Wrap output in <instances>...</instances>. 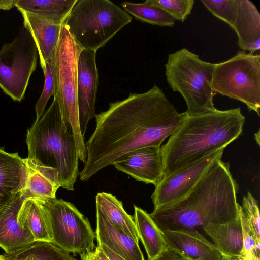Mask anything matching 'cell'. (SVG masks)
I'll list each match as a JSON object with an SVG mask.
<instances>
[{"instance_id": "ac0fdd59", "label": "cell", "mask_w": 260, "mask_h": 260, "mask_svg": "<svg viewBox=\"0 0 260 260\" xmlns=\"http://www.w3.org/2000/svg\"><path fill=\"white\" fill-rule=\"evenodd\" d=\"M237 11L233 29L242 51L253 53L260 49V14L249 0H237Z\"/></svg>"}, {"instance_id": "484cf974", "label": "cell", "mask_w": 260, "mask_h": 260, "mask_svg": "<svg viewBox=\"0 0 260 260\" xmlns=\"http://www.w3.org/2000/svg\"><path fill=\"white\" fill-rule=\"evenodd\" d=\"M27 167V182L21 198L23 200L32 199L40 202L55 199L56 191L60 186L41 173Z\"/></svg>"}, {"instance_id": "8992f818", "label": "cell", "mask_w": 260, "mask_h": 260, "mask_svg": "<svg viewBox=\"0 0 260 260\" xmlns=\"http://www.w3.org/2000/svg\"><path fill=\"white\" fill-rule=\"evenodd\" d=\"M215 64L201 60L186 48L168 55L165 64L167 82L173 91L179 92L187 105V116L215 111L212 88Z\"/></svg>"}, {"instance_id": "52a82bcc", "label": "cell", "mask_w": 260, "mask_h": 260, "mask_svg": "<svg viewBox=\"0 0 260 260\" xmlns=\"http://www.w3.org/2000/svg\"><path fill=\"white\" fill-rule=\"evenodd\" d=\"M83 49L62 24L54 57L55 84L53 96L59 104L64 122L71 128L79 159L85 164L87 151L80 130L77 100L78 60Z\"/></svg>"}, {"instance_id": "8d00e7d4", "label": "cell", "mask_w": 260, "mask_h": 260, "mask_svg": "<svg viewBox=\"0 0 260 260\" xmlns=\"http://www.w3.org/2000/svg\"><path fill=\"white\" fill-rule=\"evenodd\" d=\"M0 260H5L4 257L3 255H0Z\"/></svg>"}, {"instance_id": "cb8c5ba5", "label": "cell", "mask_w": 260, "mask_h": 260, "mask_svg": "<svg viewBox=\"0 0 260 260\" xmlns=\"http://www.w3.org/2000/svg\"><path fill=\"white\" fill-rule=\"evenodd\" d=\"M78 0H16L17 9L30 12L62 25Z\"/></svg>"}, {"instance_id": "277c9868", "label": "cell", "mask_w": 260, "mask_h": 260, "mask_svg": "<svg viewBox=\"0 0 260 260\" xmlns=\"http://www.w3.org/2000/svg\"><path fill=\"white\" fill-rule=\"evenodd\" d=\"M26 143L27 165L63 188L73 191L80 173L79 158L74 135L68 131L56 98L27 130Z\"/></svg>"}, {"instance_id": "9c48e42d", "label": "cell", "mask_w": 260, "mask_h": 260, "mask_svg": "<svg viewBox=\"0 0 260 260\" xmlns=\"http://www.w3.org/2000/svg\"><path fill=\"white\" fill-rule=\"evenodd\" d=\"M38 49L35 40L25 26L10 43L0 50V87L14 101L25 95L31 75L37 64Z\"/></svg>"}, {"instance_id": "d590c367", "label": "cell", "mask_w": 260, "mask_h": 260, "mask_svg": "<svg viewBox=\"0 0 260 260\" xmlns=\"http://www.w3.org/2000/svg\"><path fill=\"white\" fill-rule=\"evenodd\" d=\"M222 260H241L239 258H229L226 257H223Z\"/></svg>"}, {"instance_id": "836d02e7", "label": "cell", "mask_w": 260, "mask_h": 260, "mask_svg": "<svg viewBox=\"0 0 260 260\" xmlns=\"http://www.w3.org/2000/svg\"><path fill=\"white\" fill-rule=\"evenodd\" d=\"M98 245H99L101 247L103 252L109 258L110 260H125L122 257L113 252L112 250H111L104 244Z\"/></svg>"}, {"instance_id": "7402d4cb", "label": "cell", "mask_w": 260, "mask_h": 260, "mask_svg": "<svg viewBox=\"0 0 260 260\" xmlns=\"http://www.w3.org/2000/svg\"><path fill=\"white\" fill-rule=\"evenodd\" d=\"M96 210L113 225L139 242L134 218L125 211L122 202L113 194L98 193L95 198Z\"/></svg>"}, {"instance_id": "d6986e66", "label": "cell", "mask_w": 260, "mask_h": 260, "mask_svg": "<svg viewBox=\"0 0 260 260\" xmlns=\"http://www.w3.org/2000/svg\"><path fill=\"white\" fill-rule=\"evenodd\" d=\"M20 194L0 213V247L6 253L13 252L35 241L31 233L17 221L23 200Z\"/></svg>"}, {"instance_id": "7a4b0ae2", "label": "cell", "mask_w": 260, "mask_h": 260, "mask_svg": "<svg viewBox=\"0 0 260 260\" xmlns=\"http://www.w3.org/2000/svg\"><path fill=\"white\" fill-rule=\"evenodd\" d=\"M238 189L229 163L218 159L183 198L149 215L162 231L226 223L239 218Z\"/></svg>"}, {"instance_id": "83f0119b", "label": "cell", "mask_w": 260, "mask_h": 260, "mask_svg": "<svg viewBox=\"0 0 260 260\" xmlns=\"http://www.w3.org/2000/svg\"><path fill=\"white\" fill-rule=\"evenodd\" d=\"M42 70L45 77L44 84L42 94L35 106L36 120H38L43 116L49 99L54 95L55 84L54 57L47 61Z\"/></svg>"}, {"instance_id": "4316f807", "label": "cell", "mask_w": 260, "mask_h": 260, "mask_svg": "<svg viewBox=\"0 0 260 260\" xmlns=\"http://www.w3.org/2000/svg\"><path fill=\"white\" fill-rule=\"evenodd\" d=\"M123 9L138 20L151 25L173 27L175 20L160 8L146 1L143 3L124 2L121 4Z\"/></svg>"}, {"instance_id": "5bb4252c", "label": "cell", "mask_w": 260, "mask_h": 260, "mask_svg": "<svg viewBox=\"0 0 260 260\" xmlns=\"http://www.w3.org/2000/svg\"><path fill=\"white\" fill-rule=\"evenodd\" d=\"M162 232L167 248L187 260H222L223 257L215 245L197 229Z\"/></svg>"}, {"instance_id": "e0dca14e", "label": "cell", "mask_w": 260, "mask_h": 260, "mask_svg": "<svg viewBox=\"0 0 260 260\" xmlns=\"http://www.w3.org/2000/svg\"><path fill=\"white\" fill-rule=\"evenodd\" d=\"M98 244H104L125 260H145L139 242L112 224L96 210Z\"/></svg>"}, {"instance_id": "30bf717a", "label": "cell", "mask_w": 260, "mask_h": 260, "mask_svg": "<svg viewBox=\"0 0 260 260\" xmlns=\"http://www.w3.org/2000/svg\"><path fill=\"white\" fill-rule=\"evenodd\" d=\"M40 203L49 220L51 243L74 254H81L95 248L96 235L88 219L72 203L56 198Z\"/></svg>"}, {"instance_id": "f546056e", "label": "cell", "mask_w": 260, "mask_h": 260, "mask_svg": "<svg viewBox=\"0 0 260 260\" xmlns=\"http://www.w3.org/2000/svg\"><path fill=\"white\" fill-rule=\"evenodd\" d=\"M201 2L214 16L233 29L237 11V0H201Z\"/></svg>"}, {"instance_id": "f1b7e54d", "label": "cell", "mask_w": 260, "mask_h": 260, "mask_svg": "<svg viewBox=\"0 0 260 260\" xmlns=\"http://www.w3.org/2000/svg\"><path fill=\"white\" fill-rule=\"evenodd\" d=\"M149 4L155 6L169 15L175 20L184 22L191 13L194 0H147Z\"/></svg>"}, {"instance_id": "8fae6325", "label": "cell", "mask_w": 260, "mask_h": 260, "mask_svg": "<svg viewBox=\"0 0 260 260\" xmlns=\"http://www.w3.org/2000/svg\"><path fill=\"white\" fill-rule=\"evenodd\" d=\"M224 148L208 155L166 177L155 185L151 195L154 209L172 204L187 194L211 165L221 159Z\"/></svg>"}, {"instance_id": "6da1fadb", "label": "cell", "mask_w": 260, "mask_h": 260, "mask_svg": "<svg viewBox=\"0 0 260 260\" xmlns=\"http://www.w3.org/2000/svg\"><path fill=\"white\" fill-rule=\"evenodd\" d=\"M186 117L155 84L145 92L131 93L123 100L110 102L107 110L95 116V129L85 143L87 158L80 180H88L129 152L160 147Z\"/></svg>"}, {"instance_id": "4fadbf2b", "label": "cell", "mask_w": 260, "mask_h": 260, "mask_svg": "<svg viewBox=\"0 0 260 260\" xmlns=\"http://www.w3.org/2000/svg\"><path fill=\"white\" fill-rule=\"evenodd\" d=\"M115 168L139 181L156 185L164 176L160 147L149 146L129 152L113 162Z\"/></svg>"}, {"instance_id": "7c38bea8", "label": "cell", "mask_w": 260, "mask_h": 260, "mask_svg": "<svg viewBox=\"0 0 260 260\" xmlns=\"http://www.w3.org/2000/svg\"><path fill=\"white\" fill-rule=\"evenodd\" d=\"M96 53L95 51L82 49L78 60V108L80 130L84 136L89 121L96 115L95 107L99 83Z\"/></svg>"}, {"instance_id": "d6a6232c", "label": "cell", "mask_w": 260, "mask_h": 260, "mask_svg": "<svg viewBox=\"0 0 260 260\" xmlns=\"http://www.w3.org/2000/svg\"><path fill=\"white\" fill-rule=\"evenodd\" d=\"M148 260H187L177 252L166 249L161 252L157 256Z\"/></svg>"}, {"instance_id": "2e32d148", "label": "cell", "mask_w": 260, "mask_h": 260, "mask_svg": "<svg viewBox=\"0 0 260 260\" xmlns=\"http://www.w3.org/2000/svg\"><path fill=\"white\" fill-rule=\"evenodd\" d=\"M19 11L23 18V26L29 30L35 40L43 69L46 63L55 56L62 25L30 12Z\"/></svg>"}, {"instance_id": "9a60e30c", "label": "cell", "mask_w": 260, "mask_h": 260, "mask_svg": "<svg viewBox=\"0 0 260 260\" xmlns=\"http://www.w3.org/2000/svg\"><path fill=\"white\" fill-rule=\"evenodd\" d=\"M28 172L25 159L0 148V213L21 194Z\"/></svg>"}, {"instance_id": "603a6c76", "label": "cell", "mask_w": 260, "mask_h": 260, "mask_svg": "<svg viewBox=\"0 0 260 260\" xmlns=\"http://www.w3.org/2000/svg\"><path fill=\"white\" fill-rule=\"evenodd\" d=\"M134 220L139 238L145 248L148 259L167 249L163 232L155 224L149 214L134 205Z\"/></svg>"}, {"instance_id": "d4e9b609", "label": "cell", "mask_w": 260, "mask_h": 260, "mask_svg": "<svg viewBox=\"0 0 260 260\" xmlns=\"http://www.w3.org/2000/svg\"><path fill=\"white\" fill-rule=\"evenodd\" d=\"M3 255L5 260H77L70 253L51 242L44 241H35Z\"/></svg>"}, {"instance_id": "3957f363", "label": "cell", "mask_w": 260, "mask_h": 260, "mask_svg": "<svg viewBox=\"0 0 260 260\" xmlns=\"http://www.w3.org/2000/svg\"><path fill=\"white\" fill-rule=\"evenodd\" d=\"M245 117L240 108L186 117L160 147L166 177L225 148L242 134Z\"/></svg>"}, {"instance_id": "4dcf8cb0", "label": "cell", "mask_w": 260, "mask_h": 260, "mask_svg": "<svg viewBox=\"0 0 260 260\" xmlns=\"http://www.w3.org/2000/svg\"><path fill=\"white\" fill-rule=\"evenodd\" d=\"M241 208L249 221L251 233L255 242L260 244V218L257 201L248 192L243 197Z\"/></svg>"}, {"instance_id": "5b68a950", "label": "cell", "mask_w": 260, "mask_h": 260, "mask_svg": "<svg viewBox=\"0 0 260 260\" xmlns=\"http://www.w3.org/2000/svg\"><path fill=\"white\" fill-rule=\"evenodd\" d=\"M132 19L109 0H78L62 24L79 47L97 51Z\"/></svg>"}, {"instance_id": "44dd1931", "label": "cell", "mask_w": 260, "mask_h": 260, "mask_svg": "<svg viewBox=\"0 0 260 260\" xmlns=\"http://www.w3.org/2000/svg\"><path fill=\"white\" fill-rule=\"evenodd\" d=\"M17 221L20 226L29 231L35 241L52 242L48 217L44 207L38 201L23 200L18 212Z\"/></svg>"}, {"instance_id": "1f68e13d", "label": "cell", "mask_w": 260, "mask_h": 260, "mask_svg": "<svg viewBox=\"0 0 260 260\" xmlns=\"http://www.w3.org/2000/svg\"><path fill=\"white\" fill-rule=\"evenodd\" d=\"M80 256L81 260H110L99 245L93 250L83 253Z\"/></svg>"}, {"instance_id": "ba28073f", "label": "cell", "mask_w": 260, "mask_h": 260, "mask_svg": "<svg viewBox=\"0 0 260 260\" xmlns=\"http://www.w3.org/2000/svg\"><path fill=\"white\" fill-rule=\"evenodd\" d=\"M212 88L214 93L244 103L259 116V55L239 51L229 60L215 64Z\"/></svg>"}, {"instance_id": "e575fe53", "label": "cell", "mask_w": 260, "mask_h": 260, "mask_svg": "<svg viewBox=\"0 0 260 260\" xmlns=\"http://www.w3.org/2000/svg\"><path fill=\"white\" fill-rule=\"evenodd\" d=\"M16 0H0V9L8 10L15 6Z\"/></svg>"}, {"instance_id": "ffe728a7", "label": "cell", "mask_w": 260, "mask_h": 260, "mask_svg": "<svg viewBox=\"0 0 260 260\" xmlns=\"http://www.w3.org/2000/svg\"><path fill=\"white\" fill-rule=\"evenodd\" d=\"M223 257L240 258L243 250V232L239 218L224 223L209 224L203 228Z\"/></svg>"}]
</instances>
